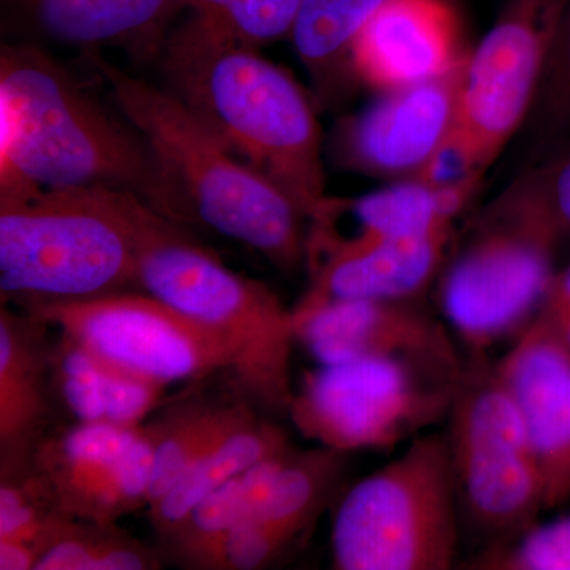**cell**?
I'll return each mask as SVG.
<instances>
[{"label":"cell","mask_w":570,"mask_h":570,"mask_svg":"<svg viewBox=\"0 0 570 570\" xmlns=\"http://www.w3.org/2000/svg\"><path fill=\"white\" fill-rule=\"evenodd\" d=\"M129 193L170 217L148 142L40 45L0 47V187Z\"/></svg>","instance_id":"cell-1"},{"label":"cell","mask_w":570,"mask_h":570,"mask_svg":"<svg viewBox=\"0 0 570 570\" xmlns=\"http://www.w3.org/2000/svg\"><path fill=\"white\" fill-rule=\"evenodd\" d=\"M85 59L148 142L170 193L168 220L249 246L283 273L306 264V217L279 187L238 159L168 89L119 70L99 51Z\"/></svg>","instance_id":"cell-2"},{"label":"cell","mask_w":570,"mask_h":570,"mask_svg":"<svg viewBox=\"0 0 570 570\" xmlns=\"http://www.w3.org/2000/svg\"><path fill=\"white\" fill-rule=\"evenodd\" d=\"M167 89L243 163L316 219L326 194L316 102L258 50L187 39L176 31L163 55Z\"/></svg>","instance_id":"cell-3"},{"label":"cell","mask_w":570,"mask_h":570,"mask_svg":"<svg viewBox=\"0 0 570 570\" xmlns=\"http://www.w3.org/2000/svg\"><path fill=\"white\" fill-rule=\"evenodd\" d=\"M115 194L132 234L138 288L223 337L234 355L228 381L235 392L254 407L288 417L294 311L261 281L224 265L187 228L132 194Z\"/></svg>","instance_id":"cell-4"},{"label":"cell","mask_w":570,"mask_h":570,"mask_svg":"<svg viewBox=\"0 0 570 570\" xmlns=\"http://www.w3.org/2000/svg\"><path fill=\"white\" fill-rule=\"evenodd\" d=\"M140 291L132 234L108 189L0 190L2 303Z\"/></svg>","instance_id":"cell-5"},{"label":"cell","mask_w":570,"mask_h":570,"mask_svg":"<svg viewBox=\"0 0 570 570\" xmlns=\"http://www.w3.org/2000/svg\"><path fill=\"white\" fill-rule=\"evenodd\" d=\"M460 504L445 434H423L347 490L332 523L337 570L455 568Z\"/></svg>","instance_id":"cell-6"},{"label":"cell","mask_w":570,"mask_h":570,"mask_svg":"<svg viewBox=\"0 0 570 570\" xmlns=\"http://www.w3.org/2000/svg\"><path fill=\"white\" fill-rule=\"evenodd\" d=\"M570 0H508L468 55L449 140L419 176L423 181L482 183L528 121Z\"/></svg>","instance_id":"cell-7"},{"label":"cell","mask_w":570,"mask_h":570,"mask_svg":"<svg viewBox=\"0 0 570 570\" xmlns=\"http://www.w3.org/2000/svg\"><path fill=\"white\" fill-rule=\"evenodd\" d=\"M445 436L461 520L491 543L535 523L546 510L538 456L497 366L479 355L456 385Z\"/></svg>","instance_id":"cell-8"},{"label":"cell","mask_w":570,"mask_h":570,"mask_svg":"<svg viewBox=\"0 0 570 570\" xmlns=\"http://www.w3.org/2000/svg\"><path fill=\"white\" fill-rule=\"evenodd\" d=\"M459 382L401 360L321 365L295 389L288 419L322 448L393 449L449 417Z\"/></svg>","instance_id":"cell-9"},{"label":"cell","mask_w":570,"mask_h":570,"mask_svg":"<svg viewBox=\"0 0 570 570\" xmlns=\"http://www.w3.org/2000/svg\"><path fill=\"white\" fill-rule=\"evenodd\" d=\"M112 365L163 385L230 374L223 337L141 291L18 305Z\"/></svg>","instance_id":"cell-10"},{"label":"cell","mask_w":570,"mask_h":570,"mask_svg":"<svg viewBox=\"0 0 570 570\" xmlns=\"http://www.w3.org/2000/svg\"><path fill=\"white\" fill-rule=\"evenodd\" d=\"M557 250L528 228L479 220L439 283L442 314L474 355L535 317L557 273Z\"/></svg>","instance_id":"cell-11"},{"label":"cell","mask_w":570,"mask_h":570,"mask_svg":"<svg viewBox=\"0 0 570 570\" xmlns=\"http://www.w3.org/2000/svg\"><path fill=\"white\" fill-rule=\"evenodd\" d=\"M294 318L296 343H302L318 365L401 360L455 382L466 370L448 326L420 298L326 303L294 311Z\"/></svg>","instance_id":"cell-12"},{"label":"cell","mask_w":570,"mask_h":570,"mask_svg":"<svg viewBox=\"0 0 570 570\" xmlns=\"http://www.w3.org/2000/svg\"><path fill=\"white\" fill-rule=\"evenodd\" d=\"M464 62L444 77L384 92L344 118L333 132V159L354 174L419 178L452 132Z\"/></svg>","instance_id":"cell-13"},{"label":"cell","mask_w":570,"mask_h":570,"mask_svg":"<svg viewBox=\"0 0 570 570\" xmlns=\"http://www.w3.org/2000/svg\"><path fill=\"white\" fill-rule=\"evenodd\" d=\"M184 0H0L7 41L122 51L135 63L163 59Z\"/></svg>","instance_id":"cell-14"},{"label":"cell","mask_w":570,"mask_h":570,"mask_svg":"<svg viewBox=\"0 0 570 570\" xmlns=\"http://www.w3.org/2000/svg\"><path fill=\"white\" fill-rule=\"evenodd\" d=\"M479 186L411 178L362 197H330L307 228L306 265L311 272L328 258L376 243L453 228Z\"/></svg>","instance_id":"cell-15"},{"label":"cell","mask_w":570,"mask_h":570,"mask_svg":"<svg viewBox=\"0 0 570 570\" xmlns=\"http://www.w3.org/2000/svg\"><path fill=\"white\" fill-rule=\"evenodd\" d=\"M497 373L519 409L546 483V510L570 498V348L539 316Z\"/></svg>","instance_id":"cell-16"},{"label":"cell","mask_w":570,"mask_h":570,"mask_svg":"<svg viewBox=\"0 0 570 570\" xmlns=\"http://www.w3.org/2000/svg\"><path fill=\"white\" fill-rule=\"evenodd\" d=\"M466 58L448 0H389L354 45L360 85L382 92L444 77Z\"/></svg>","instance_id":"cell-17"},{"label":"cell","mask_w":570,"mask_h":570,"mask_svg":"<svg viewBox=\"0 0 570 570\" xmlns=\"http://www.w3.org/2000/svg\"><path fill=\"white\" fill-rule=\"evenodd\" d=\"M50 328L21 309L0 307V464L32 459L51 433L56 396Z\"/></svg>","instance_id":"cell-18"},{"label":"cell","mask_w":570,"mask_h":570,"mask_svg":"<svg viewBox=\"0 0 570 570\" xmlns=\"http://www.w3.org/2000/svg\"><path fill=\"white\" fill-rule=\"evenodd\" d=\"M453 228L387 239L336 255L311 269V284L294 311L351 299H415L436 281Z\"/></svg>","instance_id":"cell-19"},{"label":"cell","mask_w":570,"mask_h":570,"mask_svg":"<svg viewBox=\"0 0 570 570\" xmlns=\"http://www.w3.org/2000/svg\"><path fill=\"white\" fill-rule=\"evenodd\" d=\"M58 336L51 343V367L59 404L80 423H145L167 385L112 365L66 333Z\"/></svg>","instance_id":"cell-20"},{"label":"cell","mask_w":570,"mask_h":570,"mask_svg":"<svg viewBox=\"0 0 570 570\" xmlns=\"http://www.w3.org/2000/svg\"><path fill=\"white\" fill-rule=\"evenodd\" d=\"M389 0H303L291 40L305 67L313 99L333 110L351 99L360 81L354 45Z\"/></svg>","instance_id":"cell-21"},{"label":"cell","mask_w":570,"mask_h":570,"mask_svg":"<svg viewBox=\"0 0 570 570\" xmlns=\"http://www.w3.org/2000/svg\"><path fill=\"white\" fill-rule=\"evenodd\" d=\"M138 426L80 423L52 430L32 455L63 515L85 520L97 491L111 474Z\"/></svg>","instance_id":"cell-22"},{"label":"cell","mask_w":570,"mask_h":570,"mask_svg":"<svg viewBox=\"0 0 570 570\" xmlns=\"http://www.w3.org/2000/svg\"><path fill=\"white\" fill-rule=\"evenodd\" d=\"M291 448L284 431L261 419L250 420L224 438L187 469L163 498L149 505L156 534L167 535L202 501L265 456Z\"/></svg>","instance_id":"cell-23"},{"label":"cell","mask_w":570,"mask_h":570,"mask_svg":"<svg viewBox=\"0 0 570 570\" xmlns=\"http://www.w3.org/2000/svg\"><path fill=\"white\" fill-rule=\"evenodd\" d=\"M254 419H257L255 407L243 396L232 401L186 396L183 404L157 420L159 441L148 508L163 498L209 449Z\"/></svg>","instance_id":"cell-24"},{"label":"cell","mask_w":570,"mask_h":570,"mask_svg":"<svg viewBox=\"0 0 570 570\" xmlns=\"http://www.w3.org/2000/svg\"><path fill=\"white\" fill-rule=\"evenodd\" d=\"M348 453L328 448L292 450L261 509L239 517L265 531L281 550L309 527L332 497ZM236 521V523H238Z\"/></svg>","instance_id":"cell-25"},{"label":"cell","mask_w":570,"mask_h":570,"mask_svg":"<svg viewBox=\"0 0 570 570\" xmlns=\"http://www.w3.org/2000/svg\"><path fill=\"white\" fill-rule=\"evenodd\" d=\"M480 219L519 225L558 247L569 242L570 145L513 179Z\"/></svg>","instance_id":"cell-26"},{"label":"cell","mask_w":570,"mask_h":570,"mask_svg":"<svg viewBox=\"0 0 570 570\" xmlns=\"http://www.w3.org/2000/svg\"><path fill=\"white\" fill-rule=\"evenodd\" d=\"M163 551L119 531L115 523L63 519L41 547L33 570H156Z\"/></svg>","instance_id":"cell-27"},{"label":"cell","mask_w":570,"mask_h":570,"mask_svg":"<svg viewBox=\"0 0 570 570\" xmlns=\"http://www.w3.org/2000/svg\"><path fill=\"white\" fill-rule=\"evenodd\" d=\"M243 512V483L236 475L202 499L178 524L160 538L165 561L184 569L225 570V550Z\"/></svg>","instance_id":"cell-28"},{"label":"cell","mask_w":570,"mask_h":570,"mask_svg":"<svg viewBox=\"0 0 570 570\" xmlns=\"http://www.w3.org/2000/svg\"><path fill=\"white\" fill-rule=\"evenodd\" d=\"M303 0H234L213 18L189 17L175 29L197 41L258 50L291 37Z\"/></svg>","instance_id":"cell-29"},{"label":"cell","mask_w":570,"mask_h":570,"mask_svg":"<svg viewBox=\"0 0 570 570\" xmlns=\"http://www.w3.org/2000/svg\"><path fill=\"white\" fill-rule=\"evenodd\" d=\"M66 517L32 460L0 464V540L28 543L40 554Z\"/></svg>","instance_id":"cell-30"},{"label":"cell","mask_w":570,"mask_h":570,"mask_svg":"<svg viewBox=\"0 0 570 570\" xmlns=\"http://www.w3.org/2000/svg\"><path fill=\"white\" fill-rule=\"evenodd\" d=\"M466 564L478 570H570V513L491 543Z\"/></svg>","instance_id":"cell-31"},{"label":"cell","mask_w":570,"mask_h":570,"mask_svg":"<svg viewBox=\"0 0 570 570\" xmlns=\"http://www.w3.org/2000/svg\"><path fill=\"white\" fill-rule=\"evenodd\" d=\"M531 112L539 129L547 134L570 130V6L551 48Z\"/></svg>","instance_id":"cell-32"},{"label":"cell","mask_w":570,"mask_h":570,"mask_svg":"<svg viewBox=\"0 0 570 570\" xmlns=\"http://www.w3.org/2000/svg\"><path fill=\"white\" fill-rule=\"evenodd\" d=\"M570 348V264L554 273L539 313L535 314Z\"/></svg>","instance_id":"cell-33"},{"label":"cell","mask_w":570,"mask_h":570,"mask_svg":"<svg viewBox=\"0 0 570 570\" xmlns=\"http://www.w3.org/2000/svg\"><path fill=\"white\" fill-rule=\"evenodd\" d=\"M36 549L18 540H0V570H33L37 564Z\"/></svg>","instance_id":"cell-34"},{"label":"cell","mask_w":570,"mask_h":570,"mask_svg":"<svg viewBox=\"0 0 570 570\" xmlns=\"http://www.w3.org/2000/svg\"><path fill=\"white\" fill-rule=\"evenodd\" d=\"M190 17L213 18L227 9L234 0H184Z\"/></svg>","instance_id":"cell-35"}]
</instances>
